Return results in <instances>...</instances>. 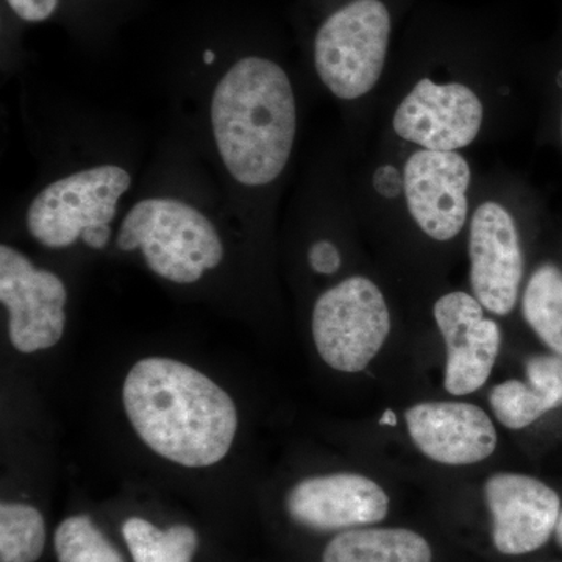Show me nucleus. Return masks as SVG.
Listing matches in <instances>:
<instances>
[{
	"label": "nucleus",
	"instance_id": "1",
	"mask_svg": "<svg viewBox=\"0 0 562 562\" xmlns=\"http://www.w3.org/2000/svg\"><path fill=\"white\" fill-rule=\"evenodd\" d=\"M122 403L140 441L184 468L224 460L238 430L231 395L198 369L169 358L136 362Z\"/></svg>",
	"mask_w": 562,
	"mask_h": 562
},
{
	"label": "nucleus",
	"instance_id": "2",
	"mask_svg": "<svg viewBox=\"0 0 562 562\" xmlns=\"http://www.w3.org/2000/svg\"><path fill=\"white\" fill-rule=\"evenodd\" d=\"M213 138L228 173L244 187L281 176L294 147L297 109L290 77L262 57L236 61L211 98Z\"/></svg>",
	"mask_w": 562,
	"mask_h": 562
},
{
	"label": "nucleus",
	"instance_id": "3",
	"mask_svg": "<svg viewBox=\"0 0 562 562\" xmlns=\"http://www.w3.org/2000/svg\"><path fill=\"white\" fill-rule=\"evenodd\" d=\"M116 244L124 251L139 250L151 272L179 284L195 283L224 258L213 222L190 203L171 198L135 203L122 220Z\"/></svg>",
	"mask_w": 562,
	"mask_h": 562
},
{
	"label": "nucleus",
	"instance_id": "4",
	"mask_svg": "<svg viewBox=\"0 0 562 562\" xmlns=\"http://www.w3.org/2000/svg\"><path fill=\"white\" fill-rule=\"evenodd\" d=\"M132 187L127 169L92 166L47 184L27 210V231L47 249H65L79 239L90 249H105L117 203Z\"/></svg>",
	"mask_w": 562,
	"mask_h": 562
},
{
	"label": "nucleus",
	"instance_id": "5",
	"mask_svg": "<svg viewBox=\"0 0 562 562\" xmlns=\"http://www.w3.org/2000/svg\"><path fill=\"white\" fill-rule=\"evenodd\" d=\"M391 14L380 0H351L317 31L314 65L322 83L344 101L368 94L382 77Z\"/></svg>",
	"mask_w": 562,
	"mask_h": 562
},
{
	"label": "nucleus",
	"instance_id": "6",
	"mask_svg": "<svg viewBox=\"0 0 562 562\" xmlns=\"http://www.w3.org/2000/svg\"><path fill=\"white\" fill-rule=\"evenodd\" d=\"M391 316L382 291L366 277H350L316 301L313 338L322 360L339 372L364 371L382 350Z\"/></svg>",
	"mask_w": 562,
	"mask_h": 562
},
{
	"label": "nucleus",
	"instance_id": "7",
	"mask_svg": "<svg viewBox=\"0 0 562 562\" xmlns=\"http://www.w3.org/2000/svg\"><path fill=\"white\" fill-rule=\"evenodd\" d=\"M0 302L9 336L22 353L50 349L63 338L68 291L57 273L38 269L14 247H0Z\"/></svg>",
	"mask_w": 562,
	"mask_h": 562
},
{
	"label": "nucleus",
	"instance_id": "8",
	"mask_svg": "<svg viewBox=\"0 0 562 562\" xmlns=\"http://www.w3.org/2000/svg\"><path fill=\"white\" fill-rule=\"evenodd\" d=\"M483 124L479 95L462 83L417 81L395 110L394 131L428 150L454 151L473 143Z\"/></svg>",
	"mask_w": 562,
	"mask_h": 562
},
{
	"label": "nucleus",
	"instance_id": "9",
	"mask_svg": "<svg viewBox=\"0 0 562 562\" xmlns=\"http://www.w3.org/2000/svg\"><path fill=\"white\" fill-rule=\"evenodd\" d=\"M406 205L417 225L436 241H450L468 220L471 168L458 151L419 150L403 171Z\"/></svg>",
	"mask_w": 562,
	"mask_h": 562
},
{
	"label": "nucleus",
	"instance_id": "10",
	"mask_svg": "<svg viewBox=\"0 0 562 562\" xmlns=\"http://www.w3.org/2000/svg\"><path fill=\"white\" fill-rule=\"evenodd\" d=\"M469 257L476 301L498 316L512 313L524 277V254L516 222L501 203L484 202L473 213Z\"/></svg>",
	"mask_w": 562,
	"mask_h": 562
},
{
	"label": "nucleus",
	"instance_id": "11",
	"mask_svg": "<svg viewBox=\"0 0 562 562\" xmlns=\"http://www.w3.org/2000/svg\"><path fill=\"white\" fill-rule=\"evenodd\" d=\"M435 319L447 346V392L468 395L479 391L497 360L501 328L484 317L482 303L465 292H450L439 299Z\"/></svg>",
	"mask_w": 562,
	"mask_h": 562
},
{
	"label": "nucleus",
	"instance_id": "12",
	"mask_svg": "<svg viewBox=\"0 0 562 562\" xmlns=\"http://www.w3.org/2000/svg\"><path fill=\"white\" fill-rule=\"evenodd\" d=\"M494 519L495 549L503 554H524L541 549L557 530L560 497L539 480L517 473H498L484 486Z\"/></svg>",
	"mask_w": 562,
	"mask_h": 562
},
{
	"label": "nucleus",
	"instance_id": "13",
	"mask_svg": "<svg viewBox=\"0 0 562 562\" xmlns=\"http://www.w3.org/2000/svg\"><path fill=\"white\" fill-rule=\"evenodd\" d=\"M286 506L292 519L303 527L338 531L380 522L390 509V498L371 479L335 473L295 484Z\"/></svg>",
	"mask_w": 562,
	"mask_h": 562
},
{
	"label": "nucleus",
	"instance_id": "14",
	"mask_svg": "<svg viewBox=\"0 0 562 562\" xmlns=\"http://www.w3.org/2000/svg\"><path fill=\"white\" fill-rule=\"evenodd\" d=\"M405 419L417 449L441 464H475L497 447L490 416L471 403H419L405 413Z\"/></svg>",
	"mask_w": 562,
	"mask_h": 562
},
{
	"label": "nucleus",
	"instance_id": "15",
	"mask_svg": "<svg viewBox=\"0 0 562 562\" xmlns=\"http://www.w3.org/2000/svg\"><path fill=\"white\" fill-rule=\"evenodd\" d=\"M322 562H431V549L417 532L403 528H364L336 536Z\"/></svg>",
	"mask_w": 562,
	"mask_h": 562
},
{
	"label": "nucleus",
	"instance_id": "16",
	"mask_svg": "<svg viewBox=\"0 0 562 562\" xmlns=\"http://www.w3.org/2000/svg\"><path fill=\"white\" fill-rule=\"evenodd\" d=\"M133 562H192L198 552V532L188 525L160 530L149 520L131 517L122 525Z\"/></svg>",
	"mask_w": 562,
	"mask_h": 562
},
{
	"label": "nucleus",
	"instance_id": "17",
	"mask_svg": "<svg viewBox=\"0 0 562 562\" xmlns=\"http://www.w3.org/2000/svg\"><path fill=\"white\" fill-rule=\"evenodd\" d=\"M524 316L532 331L562 357V271L543 265L528 281Z\"/></svg>",
	"mask_w": 562,
	"mask_h": 562
},
{
	"label": "nucleus",
	"instance_id": "18",
	"mask_svg": "<svg viewBox=\"0 0 562 562\" xmlns=\"http://www.w3.org/2000/svg\"><path fill=\"white\" fill-rule=\"evenodd\" d=\"M46 546V525L25 503L0 506V562H36Z\"/></svg>",
	"mask_w": 562,
	"mask_h": 562
},
{
	"label": "nucleus",
	"instance_id": "19",
	"mask_svg": "<svg viewBox=\"0 0 562 562\" xmlns=\"http://www.w3.org/2000/svg\"><path fill=\"white\" fill-rule=\"evenodd\" d=\"M54 542L58 562H125L120 550L88 516L63 520Z\"/></svg>",
	"mask_w": 562,
	"mask_h": 562
},
{
	"label": "nucleus",
	"instance_id": "20",
	"mask_svg": "<svg viewBox=\"0 0 562 562\" xmlns=\"http://www.w3.org/2000/svg\"><path fill=\"white\" fill-rule=\"evenodd\" d=\"M491 406L497 419L512 430L527 428L543 414L552 412L535 387L519 380L497 384L491 391Z\"/></svg>",
	"mask_w": 562,
	"mask_h": 562
},
{
	"label": "nucleus",
	"instance_id": "21",
	"mask_svg": "<svg viewBox=\"0 0 562 562\" xmlns=\"http://www.w3.org/2000/svg\"><path fill=\"white\" fill-rule=\"evenodd\" d=\"M528 384L542 395L550 409L562 406V357L539 355L527 361Z\"/></svg>",
	"mask_w": 562,
	"mask_h": 562
},
{
	"label": "nucleus",
	"instance_id": "22",
	"mask_svg": "<svg viewBox=\"0 0 562 562\" xmlns=\"http://www.w3.org/2000/svg\"><path fill=\"white\" fill-rule=\"evenodd\" d=\"M308 262L314 272L331 276L341 268V255L330 241L314 243L308 251Z\"/></svg>",
	"mask_w": 562,
	"mask_h": 562
},
{
	"label": "nucleus",
	"instance_id": "23",
	"mask_svg": "<svg viewBox=\"0 0 562 562\" xmlns=\"http://www.w3.org/2000/svg\"><path fill=\"white\" fill-rule=\"evenodd\" d=\"M7 3L22 21L43 22L55 13L60 0H7Z\"/></svg>",
	"mask_w": 562,
	"mask_h": 562
},
{
	"label": "nucleus",
	"instance_id": "24",
	"mask_svg": "<svg viewBox=\"0 0 562 562\" xmlns=\"http://www.w3.org/2000/svg\"><path fill=\"white\" fill-rule=\"evenodd\" d=\"M372 181L375 191L386 199L398 198L402 194L403 187H405L402 173L391 165H384L376 169Z\"/></svg>",
	"mask_w": 562,
	"mask_h": 562
},
{
	"label": "nucleus",
	"instance_id": "25",
	"mask_svg": "<svg viewBox=\"0 0 562 562\" xmlns=\"http://www.w3.org/2000/svg\"><path fill=\"white\" fill-rule=\"evenodd\" d=\"M380 424L395 427V425H397V416H395L392 409H386V412L383 413L382 419H380Z\"/></svg>",
	"mask_w": 562,
	"mask_h": 562
},
{
	"label": "nucleus",
	"instance_id": "26",
	"mask_svg": "<svg viewBox=\"0 0 562 562\" xmlns=\"http://www.w3.org/2000/svg\"><path fill=\"white\" fill-rule=\"evenodd\" d=\"M214 60H216V54H214L213 50L203 52V61H205L206 65H213Z\"/></svg>",
	"mask_w": 562,
	"mask_h": 562
},
{
	"label": "nucleus",
	"instance_id": "27",
	"mask_svg": "<svg viewBox=\"0 0 562 562\" xmlns=\"http://www.w3.org/2000/svg\"><path fill=\"white\" fill-rule=\"evenodd\" d=\"M557 538H558V542H560V546H562V512H561V516H560V520H558V525H557Z\"/></svg>",
	"mask_w": 562,
	"mask_h": 562
}]
</instances>
